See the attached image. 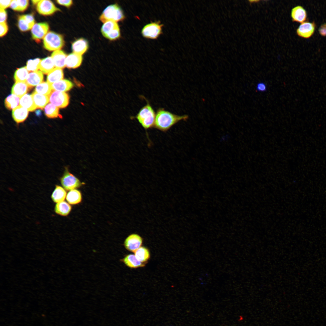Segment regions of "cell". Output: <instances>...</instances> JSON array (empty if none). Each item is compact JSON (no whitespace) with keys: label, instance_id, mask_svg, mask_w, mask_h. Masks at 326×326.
Here are the masks:
<instances>
[{"label":"cell","instance_id":"1","mask_svg":"<svg viewBox=\"0 0 326 326\" xmlns=\"http://www.w3.org/2000/svg\"><path fill=\"white\" fill-rule=\"evenodd\" d=\"M188 116H179L173 114L164 108L158 109L156 114L153 128L163 132H166L178 122L187 120Z\"/></svg>","mask_w":326,"mask_h":326},{"label":"cell","instance_id":"2","mask_svg":"<svg viewBox=\"0 0 326 326\" xmlns=\"http://www.w3.org/2000/svg\"><path fill=\"white\" fill-rule=\"evenodd\" d=\"M156 113L148 101L146 104L142 108L133 119H136L146 131L153 128Z\"/></svg>","mask_w":326,"mask_h":326},{"label":"cell","instance_id":"3","mask_svg":"<svg viewBox=\"0 0 326 326\" xmlns=\"http://www.w3.org/2000/svg\"><path fill=\"white\" fill-rule=\"evenodd\" d=\"M125 18L123 11L117 4L110 5L103 11L99 18V20L104 23L107 21H113L116 22L123 20Z\"/></svg>","mask_w":326,"mask_h":326},{"label":"cell","instance_id":"4","mask_svg":"<svg viewBox=\"0 0 326 326\" xmlns=\"http://www.w3.org/2000/svg\"><path fill=\"white\" fill-rule=\"evenodd\" d=\"M64 44L63 36L53 31L48 32L43 39V46L49 51L60 50Z\"/></svg>","mask_w":326,"mask_h":326},{"label":"cell","instance_id":"5","mask_svg":"<svg viewBox=\"0 0 326 326\" xmlns=\"http://www.w3.org/2000/svg\"><path fill=\"white\" fill-rule=\"evenodd\" d=\"M61 183L63 188L67 190H71L80 187L84 183L70 172L67 167H66L64 172L60 178Z\"/></svg>","mask_w":326,"mask_h":326},{"label":"cell","instance_id":"6","mask_svg":"<svg viewBox=\"0 0 326 326\" xmlns=\"http://www.w3.org/2000/svg\"><path fill=\"white\" fill-rule=\"evenodd\" d=\"M101 31L104 37L110 40H116L120 36L118 24L113 21H108L104 23L101 28Z\"/></svg>","mask_w":326,"mask_h":326},{"label":"cell","instance_id":"7","mask_svg":"<svg viewBox=\"0 0 326 326\" xmlns=\"http://www.w3.org/2000/svg\"><path fill=\"white\" fill-rule=\"evenodd\" d=\"M48 96L50 103L58 108H64L69 104V97L65 92L52 90Z\"/></svg>","mask_w":326,"mask_h":326},{"label":"cell","instance_id":"8","mask_svg":"<svg viewBox=\"0 0 326 326\" xmlns=\"http://www.w3.org/2000/svg\"><path fill=\"white\" fill-rule=\"evenodd\" d=\"M162 27V25L159 22L148 24L142 28V34L143 37L147 38L156 39L161 33Z\"/></svg>","mask_w":326,"mask_h":326},{"label":"cell","instance_id":"9","mask_svg":"<svg viewBox=\"0 0 326 326\" xmlns=\"http://www.w3.org/2000/svg\"><path fill=\"white\" fill-rule=\"evenodd\" d=\"M143 238L138 234L133 233L129 235L125 239L124 246L129 251L135 252L142 246Z\"/></svg>","mask_w":326,"mask_h":326},{"label":"cell","instance_id":"10","mask_svg":"<svg viewBox=\"0 0 326 326\" xmlns=\"http://www.w3.org/2000/svg\"><path fill=\"white\" fill-rule=\"evenodd\" d=\"M37 10L40 14L44 15H49L55 12L60 11L51 1L41 0L37 5Z\"/></svg>","mask_w":326,"mask_h":326},{"label":"cell","instance_id":"11","mask_svg":"<svg viewBox=\"0 0 326 326\" xmlns=\"http://www.w3.org/2000/svg\"><path fill=\"white\" fill-rule=\"evenodd\" d=\"M315 27L314 22H304L301 24L296 30V33L300 37L308 38L313 34Z\"/></svg>","mask_w":326,"mask_h":326},{"label":"cell","instance_id":"12","mask_svg":"<svg viewBox=\"0 0 326 326\" xmlns=\"http://www.w3.org/2000/svg\"><path fill=\"white\" fill-rule=\"evenodd\" d=\"M49 28V25L47 23L35 24L31 29L32 38L36 40H39L43 38L48 32Z\"/></svg>","mask_w":326,"mask_h":326},{"label":"cell","instance_id":"13","mask_svg":"<svg viewBox=\"0 0 326 326\" xmlns=\"http://www.w3.org/2000/svg\"><path fill=\"white\" fill-rule=\"evenodd\" d=\"M291 16L293 21L302 23L306 19L307 12L302 6H296L291 10Z\"/></svg>","mask_w":326,"mask_h":326},{"label":"cell","instance_id":"14","mask_svg":"<svg viewBox=\"0 0 326 326\" xmlns=\"http://www.w3.org/2000/svg\"><path fill=\"white\" fill-rule=\"evenodd\" d=\"M66 54L63 51L58 50L54 51L51 54V57L56 68L62 69L66 66Z\"/></svg>","mask_w":326,"mask_h":326},{"label":"cell","instance_id":"15","mask_svg":"<svg viewBox=\"0 0 326 326\" xmlns=\"http://www.w3.org/2000/svg\"><path fill=\"white\" fill-rule=\"evenodd\" d=\"M28 114V111L20 105L13 109L12 111L13 118L17 123L24 122L27 118Z\"/></svg>","mask_w":326,"mask_h":326},{"label":"cell","instance_id":"16","mask_svg":"<svg viewBox=\"0 0 326 326\" xmlns=\"http://www.w3.org/2000/svg\"><path fill=\"white\" fill-rule=\"evenodd\" d=\"M88 47L87 41L82 38L75 40L72 45V49L73 53L81 55L87 51Z\"/></svg>","mask_w":326,"mask_h":326},{"label":"cell","instance_id":"17","mask_svg":"<svg viewBox=\"0 0 326 326\" xmlns=\"http://www.w3.org/2000/svg\"><path fill=\"white\" fill-rule=\"evenodd\" d=\"M43 79V73L40 71L30 72L26 81L28 88L37 85L42 82Z\"/></svg>","mask_w":326,"mask_h":326},{"label":"cell","instance_id":"18","mask_svg":"<svg viewBox=\"0 0 326 326\" xmlns=\"http://www.w3.org/2000/svg\"><path fill=\"white\" fill-rule=\"evenodd\" d=\"M125 265L131 268H137L144 267L145 264L139 261L135 255L132 254L126 255L120 260Z\"/></svg>","mask_w":326,"mask_h":326},{"label":"cell","instance_id":"19","mask_svg":"<svg viewBox=\"0 0 326 326\" xmlns=\"http://www.w3.org/2000/svg\"><path fill=\"white\" fill-rule=\"evenodd\" d=\"M82 61V55L72 53L67 56L66 60V66L69 69H75L79 67Z\"/></svg>","mask_w":326,"mask_h":326},{"label":"cell","instance_id":"20","mask_svg":"<svg viewBox=\"0 0 326 326\" xmlns=\"http://www.w3.org/2000/svg\"><path fill=\"white\" fill-rule=\"evenodd\" d=\"M73 83L66 79H62L51 85L52 90L65 92L70 90L73 87Z\"/></svg>","mask_w":326,"mask_h":326},{"label":"cell","instance_id":"21","mask_svg":"<svg viewBox=\"0 0 326 326\" xmlns=\"http://www.w3.org/2000/svg\"><path fill=\"white\" fill-rule=\"evenodd\" d=\"M19 104L28 111H33L37 109L32 95L27 94L20 98Z\"/></svg>","mask_w":326,"mask_h":326},{"label":"cell","instance_id":"22","mask_svg":"<svg viewBox=\"0 0 326 326\" xmlns=\"http://www.w3.org/2000/svg\"><path fill=\"white\" fill-rule=\"evenodd\" d=\"M28 88L26 82H16L12 87L11 93L12 94L21 98L26 94Z\"/></svg>","mask_w":326,"mask_h":326},{"label":"cell","instance_id":"23","mask_svg":"<svg viewBox=\"0 0 326 326\" xmlns=\"http://www.w3.org/2000/svg\"><path fill=\"white\" fill-rule=\"evenodd\" d=\"M37 108L43 109L49 102L48 96L38 94L34 91L31 94Z\"/></svg>","mask_w":326,"mask_h":326},{"label":"cell","instance_id":"24","mask_svg":"<svg viewBox=\"0 0 326 326\" xmlns=\"http://www.w3.org/2000/svg\"><path fill=\"white\" fill-rule=\"evenodd\" d=\"M55 67L51 56H48L40 60L39 69L43 73L47 74Z\"/></svg>","mask_w":326,"mask_h":326},{"label":"cell","instance_id":"25","mask_svg":"<svg viewBox=\"0 0 326 326\" xmlns=\"http://www.w3.org/2000/svg\"><path fill=\"white\" fill-rule=\"evenodd\" d=\"M63 76L62 69L55 68L48 74L47 82L51 85L54 82L62 80Z\"/></svg>","mask_w":326,"mask_h":326},{"label":"cell","instance_id":"26","mask_svg":"<svg viewBox=\"0 0 326 326\" xmlns=\"http://www.w3.org/2000/svg\"><path fill=\"white\" fill-rule=\"evenodd\" d=\"M66 195V192L65 189L59 185H56L51 197L53 201L57 203L64 201Z\"/></svg>","mask_w":326,"mask_h":326},{"label":"cell","instance_id":"27","mask_svg":"<svg viewBox=\"0 0 326 326\" xmlns=\"http://www.w3.org/2000/svg\"><path fill=\"white\" fill-rule=\"evenodd\" d=\"M68 202L71 205H76L81 202L82 200V195L81 192L77 189L70 190L66 196Z\"/></svg>","mask_w":326,"mask_h":326},{"label":"cell","instance_id":"28","mask_svg":"<svg viewBox=\"0 0 326 326\" xmlns=\"http://www.w3.org/2000/svg\"><path fill=\"white\" fill-rule=\"evenodd\" d=\"M72 209L71 206L66 201H63L57 203L55 207V213L59 215L66 216L70 213Z\"/></svg>","mask_w":326,"mask_h":326},{"label":"cell","instance_id":"29","mask_svg":"<svg viewBox=\"0 0 326 326\" xmlns=\"http://www.w3.org/2000/svg\"><path fill=\"white\" fill-rule=\"evenodd\" d=\"M137 259L141 262L146 263L150 258V253L149 249L146 247L141 246L135 252Z\"/></svg>","mask_w":326,"mask_h":326},{"label":"cell","instance_id":"30","mask_svg":"<svg viewBox=\"0 0 326 326\" xmlns=\"http://www.w3.org/2000/svg\"><path fill=\"white\" fill-rule=\"evenodd\" d=\"M46 116L49 118H54L61 116L59 114V108L51 103L48 104L44 108Z\"/></svg>","mask_w":326,"mask_h":326},{"label":"cell","instance_id":"31","mask_svg":"<svg viewBox=\"0 0 326 326\" xmlns=\"http://www.w3.org/2000/svg\"><path fill=\"white\" fill-rule=\"evenodd\" d=\"M28 71L26 66L18 68L15 71L14 78L16 82H26L28 75Z\"/></svg>","mask_w":326,"mask_h":326},{"label":"cell","instance_id":"32","mask_svg":"<svg viewBox=\"0 0 326 326\" xmlns=\"http://www.w3.org/2000/svg\"><path fill=\"white\" fill-rule=\"evenodd\" d=\"M20 98L14 95H9L5 100V107L8 110H11L18 106Z\"/></svg>","mask_w":326,"mask_h":326},{"label":"cell","instance_id":"33","mask_svg":"<svg viewBox=\"0 0 326 326\" xmlns=\"http://www.w3.org/2000/svg\"><path fill=\"white\" fill-rule=\"evenodd\" d=\"M52 91L51 85L47 82H42L36 86L34 91L38 94L48 96Z\"/></svg>","mask_w":326,"mask_h":326},{"label":"cell","instance_id":"34","mask_svg":"<svg viewBox=\"0 0 326 326\" xmlns=\"http://www.w3.org/2000/svg\"><path fill=\"white\" fill-rule=\"evenodd\" d=\"M18 26L22 31H26L31 29L32 27L26 19L24 15L20 16L18 18Z\"/></svg>","mask_w":326,"mask_h":326},{"label":"cell","instance_id":"35","mask_svg":"<svg viewBox=\"0 0 326 326\" xmlns=\"http://www.w3.org/2000/svg\"><path fill=\"white\" fill-rule=\"evenodd\" d=\"M40 60L39 58L29 60L27 62L26 66L28 71L32 72L38 71Z\"/></svg>","mask_w":326,"mask_h":326},{"label":"cell","instance_id":"36","mask_svg":"<svg viewBox=\"0 0 326 326\" xmlns=\"http://www.w3.org/2000/svg\"><path fill=\"white\" fill-rule=\"evenodd\" d=\"M19 11H23L27 8L29 5L28 0H17Z\"/></svg>","mask_w":326,"mask_h":326},{"label":"cell","instance_id":"37","mask_svg":"<svg viewBox=\"0 0 326 326\" xmlns=\"http://www.w3.org/2000/svg\"><path fill=\"white\" fill-rule=\"evenodd\" d=\"M256 88V90L259 92H264L266 91L267 87L264 82H260L257 84Z\"/></svg>","mask_w":326,"mask_h":326},{"label":"cell","instance_id":"38","mask_svg":"<svg viewBox=\"0 0 326 326\" xmlns=\"http://www.w3.org/2000/svg\"><path fill=\"white\" fill-rule=\"evenodd\" d=\"M0 36L2 37L6 34L8 30V27L6 22L0 23Z\"/></svg>","mask_w":326,"mask_h":326},{"label":"cell","instance_id":"39","mask_svg":"<svg viewBox=\"0 0 326 326\" xmlns=\"http://www.w3.org/2000/svg\"><path fill=\"white\" fill-rule=\"evenodd\" d=\"M56 1L59 4L67 8L71 7L73 4V1L71 0H57Z\"/></svg>","mask_w":326,"mask_h":326},{"label":"cell","instance_id":"40","mask_svg":"<svg viewBox=\"0 0 326 326\" xmlns=\"http://www.w3.org/2000/svg\"><path fill=\"white\" fill-rule=\"evenodd\" d=\"M12 0H0V9H5L10 7Z\"/></svg>","mask_w":326,"mask_h":326},{"label":"cell","instance_id":"41","mask_svg":"<svg viewBox=\"0 0 326 326\" xmlns=\"http://www.w3.org/2000/svg\"><path fill=\"white\" fill-rule=\"evenodd\" d=\"M7 17V13L5 10L0 9V23L5 22Z\"/></svg>","mask_w":326,"mask_h":326},{"label":"cell","instance_id":"42","mask_svg":"<svg viewBox=\"0 0 326 326\" xmlns=\"http://www.w3.org/2000/svg\"><path fill=\"white\" fill-rule=\"evenodd\" d=\"M319 34L322 36H326V23L322 24L318 29Z\"/></svg>","mask_w":326,"mask_h":326},{"label":"cell","instance_id":"43","mask_svg":"<svg viewBox=\"0 0 326 326\" xmlns=\"http://www.w3.org/2000/svg\"><path fill=\"white\" fill-rule=\"evenodd\" d=\"M10 7L14 11H18L19 7L17 0H12Z\"/></svg>","mask_w":326,"mask_h":326},{"label":"cell","instance_id":"44","mask_svg":"<svg viewBox=\"0 0 326 326\" xmlns=\"http://www.w3.org/2000/svg\"><path fill=\"white\" fill-rule=\"evenodd\" d=\"M40 1V0H32V2L33 4L37 5L38 3Z\"/></svg>","mask_w":326,"mask_h":326}]
</instances>
